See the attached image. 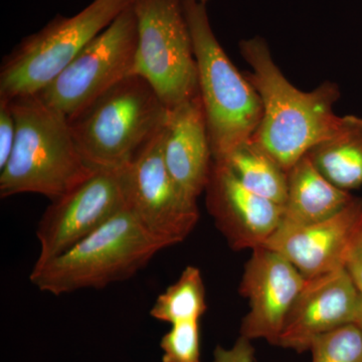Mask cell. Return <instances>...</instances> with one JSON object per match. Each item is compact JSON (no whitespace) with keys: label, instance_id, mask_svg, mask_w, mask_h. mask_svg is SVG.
<instances>
[{"label":"cell","instance_id":"cell-1","mask_svg":"<svg viewBox=\"0 0 362 362\" xmlns=\"http://www.w3.org/2000/svg\"><path fill=\"white\" fill-rule=\"evenodd\" d=\"M240 51L251 66L246 77L263 108L252 138L288 173L312 147L337 130L341 117L334 113L333 106L339 99V89L327 81L312 92L297 89L276 65L262 37L242 40Z\"/></svg>","mask_w":362,"mask_h":362},{"label":"cell","instance_id":"cell-2","mask_svg":"<svg viewBox=\"0 0 362 362\" xmlns=\"http://www.w3.org/2000/svg\"><path fill=\"white\" fill-rule=\"evenodd\" d=\"M8 101L16 117V138L6 165L0 170L2 199L35 194L54 202L96 171L81 154L65 115L37 94Z\"/></svg>","mask_w":362,"mask_h":362},{"label":"cell","instance_id":"cell-3","mask_svg":"<svg viewBox=\"0 0 362 362\" xmlns=\"http://www.w3.org/2000/svg\"><path fill=\"white\" fill-rule=\"evenodd\" d=\"M166 247L127 206L70 249L33 266L30 280L56 296L103 289L132 278Z\"/></svg>","mask_w":362,"mask_h":362},{"label":"cell","instance_id":"cell-4","mask_svg":"<svg viewBox=\"0 0 362 362\" xmlns=\"http://www.w3.org/2000/svg\"><path fill=\"white\" fill-rule=\"evenodd\" d=\"M199 77L213 161L221 162L252 138L263 115L261 100L214 35L206 4L182 0Z\"/></svg>","mask_w":362,"mask_h":362},{"label":"cell","instance_id":"cell-5","mask_svg":"<svg viewBox=\"0 0 362 362\" xmlns=\"http://www.w3.org/2000/svg\"><path fill=\"white\" fill-rule=\"evenodd\" d=\"M168 111L146 80L131 75L68 121L90 168H122L163 129Z\"/></svg>","mask_w":362,"mask_h":362},{"label":"cell","instance_id":"cell-6","mask_svg":"<svg viewBox=\"0 0 362 362\" xmlns=\"http://www.w3.org/2000/svg\"><path fill=\"white\" fill-rule=\"evenodd\" d=\"M132 1L93 0L75 16L58 14L39 32L21 40L2 61L0 99L35 95L45 89Z\"/></svg>","mask_w":362,"mask_h":362},{"label":"cell","instance_id":"cell-7","mask_svg":"<svg viewBox=\"0 0 362 362\" xmlns=\"http://www.w3.org/2000/svg\"><path fill=\"white\" fill-rule=\"evenodd\" d=\"M138 42L132 75L146 80L168 109L199 94L194 45L182 0H133Z\"/></svg>","mask_w":362,"mask_h":362},{"label":"cell","instance_id":"cell-8","mask_svg":"<svg viewBox=\"0 0 362 362\" xmlns=\"http://www.w3.org/2000/svg\"><path fill=\"white\" fill-rule=\"evenodd\" d=\"M137 42V18L131 4L37 96L66 118L75 115L132 75Z\"/></svg>","mask_w":362,"mask_h":362},{"label":"cell","instance_id":"cell-9","mask_svg":"<svg viewBox=\"0 0 362 362\" xmlns=\"http://www.w3.org/2000/svg\"><path fill=\"white\" fill-rule=\"evenodd\" d=\"M165 127V126H164ZM164 127L125 166L128 206L168 247L182 243L199 220L189 199L169 173L163 156Z\"/></svg>","mask_w":362,"mask_h":362},{"label":"cell","instance_id":"cell-10","mask_svg":"<svg viewBox=\"0 0 362 362\" xmlns=\"http://www.w3.org/2000/svg\"><path fill=\"white\" fill-rule=\"evenodd\" d=\"M128 206L125 166L96 169L84 182L45 209L37 228L40 265L87 237Z\"/></svg>","mask_w":362,"mask_h":362},{"label":"cell","instance_id":"cell-11","mask_svg":"<svg viewBox=\"0 0 362 362\" xmlns=\"http://www.w3.org/2000/svg\"><path fill=\"white\" fill-rule=\"evenodd\" d=\"M306 281L280 252L265 246L252 250L239 289L250 305L240 335L277 345L288 313Z\"/></svg>","mask_w":362,"mask_h":362},{"label":"cell","instance_id":"cell-12","mask_svg":"<svg viewBox=\"0 0 362 362\" xmlns=\"http://www.w3.org/2000/svg\"><path fill=\"white\" fill-rule=\"evenodd\" d=\"M362 237V199L352 201L334 216L306 226L281 223L265 247L289 259L306 280L345 269Z\"/></svg>","mask_w":362,"mask_h":362},{"label":"cell","instance_id":"cell-13","mask_svg":"<svg viewBox=\"0 0 362 362\" xmlns=\"http://www.w3.org/2000/svg\"><path fill=\"white\" fill-rule=\"evenodd\" d=\"M204 192L216 228L235 251L265 246L284 218V206L247 189L223 163L213 161Z\"/></svg>","mask_w":362,"mask_h":362},{"label":"cell","instance_id":"cell-14","mask_svg":"<svg viewBox=\"0 0 362 362\" xmlns=\"http://www.w3.org/2000/svg\"><path fill=\"white\" fill-rule=\"evenodd\" d=\"M359 295L346 269L309 279L288 313L278 346L307 351L316 337L354 323Z\"/></svg>","mask_w":362,"mask_h":362},{"label":"cell","instance_id":"cell-15","mask_svg":"<svg viewBox=\"0 0 362 362\" xmlns=\"http://www.w3.org/2000/svg\"><path fill=\"white\" fill-rule=\"evenodd\" d=\"M163 156L176 185L197 202L206 190L213 152L199 94L169 109L164 127Z\"/></svg>","mask_w":362,"mask_h":362},{"label":"cell","instance_id":"cell-16","mask_svg":"<svg viewBox=\"0 0 362 362\" xmlns=\"http://www.w3.org/2000/svg\"><path fill=\"white\" fill-rule=\"evenodd\" d=\"M354 197L324 177L305 156L288 170L282 223L295 226L318 223L341 211Z\"/></svg>","mask_w":362,"mask_h":362},{"label":"cell","instance_id":"cell-17","mask_svg":"<svg viewBox=\"0 0 362 362\" xmlns=\"http://www.w3.org/2000/svg\"><path fill=\"white\" fill-rule=\"evenodd\" d=\"M319 173L343 190L362 185V118L341 117L337 130L306 154Z\"/></svg>","mask_w":362,"mask_h":362},{"label":"cell","instance_id":"cell-18","mask_svg":"<svg viewBox=\"0 0 362 362\" xmlns=\"http://www.w3.org/2000/svg\"><path fill=\"white\" fill-rule=\"evenodd\" d=\"M218 163L228 166L247 189L285 206L288 173L254 138L243 142Z\"/></svg>","mask_w":362,"mask_h":362},{"label":"cell","instance_id":"cell-19","mask_svg":"<svg viewBox=\"0 0 362 362\" xmlns=\"http://www.w3.org/2000/svg\"><path fill=\"white\" fill-rule=\"evenodd\" d=\"M207 309L206 287L201 270L188 266L175 284L156 298L150 315L171 324L199 321Z\"/></svg>","mask_w":362,"mask_h":362},{"label":"cell","instance_id":"cell-20","mask_svg":"<svg viewBox=\"0 0 362 362\" xmlns=\"http://www.w3.org/2000/svg\"><path fill=\"white\" fill-rule=\"evenodd\" d=\"M312 362H362V333L350 323L316 337L310 345Z\"/></svg>","mask_w":362,"mask_h":362},{"label":"cell","instance_id":"cell-21","mask_svg":"<svg viewBox=\"0 0 362 362\" xmlns=\"http://www.w3.org/2000/svg\"><path fill=\"white\" fill-rule=\"evenodd\" d=\"M160 347L162 362H202L199 321L173 324Z\"/></svg>","mask_w":362,"mask_h":362},{"label":"cell","instance_id":"cell-22","mask_svg":"<svg viewBox=\"0 0 362 362\" xmlns=\"http://www.w3.org/2000/svg\"><path fill=\"white\" fill-rule=\"evenodd\" d=\"M16 138V121L11 101L0 99V170L13 152Z\"/></svg>","mask_w":362,"mask_h":362},{"label":"cell","instance_id":"cell-23","mask_svg":"<svg viewBox=\"0 0 362 362\" xmlns=\"http://www.w3.org/2000/svg\"><path fill=\"white\" fill-rule=\"evenodd\" d=\"M255 350L251 340L240 335L230 349L216 347L213 362H252Z\"/></svg>","mask_w":362,"mask_h":362},{"label":"cell","instance_id":"cell-24","mask_svg":"<svg viewBox=\"0 0 362 362\" xmlns=\"http://www.w3.org/2000/svg\"><path fill=\"white\" fill-rule=\"evenodd\" d=\"M345 269L358 291L362 293V237L352 250Z\"/></svg>","mask_w":362,"mask_h":362},{"label":"cell","instance_id":"cell-25","mask_svg":"<svg viewBox=\"0 0 362 362\" xmlns=\"http://www.w3.org/2000/svg\"><path fill=\"white\" fill-rule=\"evenodd\" d=\"M354 323L362 333V293L359 295L358 303H357L356 316H354Z\"/></svg>","mask_w":362,"mask_h":362},{"label":"cell","instance_id":"cell-26","mask_svg":"<svg viewBox=\"0 0 362 362\" xmlns=\"http://www.w3.org/2000/svg\"><path fill=\"white\" fill-rule=\"evenodd\" d=\"M199 1L202 2V4H206V2L209 1V0H199Z\"/></svg>","mask_w":362,"mask_h":362}]
</instances>
